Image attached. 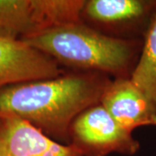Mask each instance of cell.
<instances>
[{"label": "cell", "mask_w": 156, "mask_h": 156, "mask_svg": "<svg viewBox=\"0 0 156 156\" xmlns=\"http://www.w3.org/2000/svg\"><path fill=\"white\" fill-rule=\"evenodd\" d=\"M107 85L90 75L9 85L0 88V117H17L42 131L63 134L76 117L101 100Z\"/></svg>", "instance_id": "cell-1"}, {"label": "cell", "mask_w": 156, "mask_h": 156, "mask_svg": "<svg viewBox=\"0 0 156 156\" xmlns=\"http://www.w3.org/2000/svg\"><path fill=\"white\" fill-rule=\"evenodd\" d=\"M22 41L63 63L114 74L127 68L133 54L128 41L99 33L80 23L49 29Z\"/></svg>", "instance_id": "cell-2"}, {"label": "cell", "mask_w": 156, "mask_h": 156, "mask_svg": "<svg viewBox=\"0 0 156 156\" xmlns=\"http://www.w3.org/2000/svg\"><path fill=\"white\" fill-rule=\"evenodd\" d=\"M85 2L0 0V37L22 41L49 29L79 23Z\"/></svg>", "instance_id": "cell-3"}, {"label": "cell", "mask_w": 156, "mask_h": 156, "mask_svg": "<svg viewBox=\"0 0 156 156\" xmlns=\"http://www.w3.org/2000/svg\"><path fill=\"white\" fill-rule=\"evenodd\" d=\"M70 128L72 146L83 156H106L113 152L131 155L139 150L132 132L122 127L101 104L82 112Z\"/></svg>", "instance_id": "cell-4"}, {"label": "cell", "mask_w": 156, "mask_h": 156, "mask_svg": "<svg viewBox=\"0 0 156 156\" xmlns=\"http://www.w3.org/2000/svg\"><path fill=\"white\" fill-rule=\"evenodd\" d=\"M56 61L20 40L0 37V88L59 76Z\"/></svg>", "instance_id": "cell-5"}, {"label": "cell", "mask_w": 156, "mask_h": 156, "mask_svg": "<svg viewBox=\"0 0 156 156\" xmlns=\"http://www.w3.org/2000/svg\"><path fill=\"white\" fill-rule=\"evenodd\" d=\"M0 156H83L75 147L58 144L20 118L0 117Z\"/></svg>", "instance_id": "cell-6"}, {"label": "cell", "mask_w": 156, "mask_h": 156, "mask_svg": "<svg viewBox=\"0 0 156 156\" xmlns=\"http://www.w3.org/2000/svg\"><path fill=\"white\" fill-rule=\"evenodd\" d=\"M101 104L128 131L141 126H155L156 109L130 79H117L107 85Z\"/></svg>", "instance_id": "cell-7"}, {"label": "cell", "mask_w": 156, "mask_h": 156, "mask_svg": "<svg viewBox=\"0 0 156 156\" xmlns=\"http://www.w3.org/2000/svg\"><path fill=\"white\" fill-rule=\"evenodd\" d=\"M150 4L140 0H90L83 11L89 18L101 23L128 22L142 17Z\"/></svg>", "instance_id": "cell-8"}, {"label": "cell", "mask_w": 156, "mask_h": 156, "mask_svg": "<svg viewBox=\"0 0 156 156\" xmlns=\"http://www.w3.org/2000/svg\"><path fill=\"white\" fill-rule=\"evenodd\" d=\"M130 80L156 109V17L147 30L141 55Z\"/></svg>", "instance_id": "cell-9"}]
</instances>
